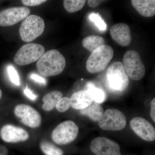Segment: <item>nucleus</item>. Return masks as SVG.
I'll return each mask as SVG.
<instances>
[{
	"label": "nucleus",
	"mask_w": 155,
	"mask_h": 155,
	"mask_svg": "<svg viewBox=\"0 0 155 155\" xmlns=\"http://www.w3.org/2000/svg\"><path fill=\"white\" fill-rule=\"evenodd\" d=\"M66 65L64 56L58 50L52 49L45 52L38 61L36 66L41 75L51 77L62 73Z\"/></svg>",
	"instance_id": "obj_1"
},
{
	"label": "nucleus",
	"mask_w": 155,
	"mask_h": 155,
	"mask_svg": "<svg viewBox=\"0 0 155 155\" xmlns=\"http://www.w3.org/2000/svg\"><path fill=\"white\" fill-rule=\"evenodd\" d=\"M114 56L113 48L108 45L100 47L91 52L86 62V69L91 73L103 71Z\"/></svg>",
	"instance_id": "obj_2"
},
{
	"label": "nucleus",
	"mask_w": 155,
	"mask_h": 155,
	"mask_svg": "<svg viewBox=\"0 0 155 155\" xmlns=\"http://www.w3.org/2000/svg\"><path fill=\"white\" fill-rule=\"evenodd\" d=\"M44 20L36 15H28L22 21L19 29L21 39L30 42L41 35L44 31Z\"/></svg>",
	"instance_id": "obj_3"
},
{
	"label": "nucleus",
	"mask_w": 155,
	"mask_h": 155,
	"mask_svg": "<svg viewBox=\"0 0 155 155\" xmlns=\"http://www.w3.org/2000/svg\"><path fill=\"white\" fill-rule=\"evenodd\" d=\"M122 63L125 72L130 79L138 81L144 77L145 67L136 51L130 50L125 53Z\"/></svg>",
	"instance_id": "obj_4"
},
{
	"label": "nucleus",
	"mask_w": 155,
	"mask_h": 155,
	"mask_svg": "<svg viewBox=\"0 0 155 155\" xmlns=\"http://www.w3.org/2000/svg\"><path fill=\"white\" fill-rule=\"evenodd\" d=\"M106 77L111 88L119 91H125L129 84V78L121 62L116 61L110 65Z\"/></svg>",
	"instance_id": "obj_5"
},
{
	"label": "nucleus",
	"mask_w": 155,
	"mask_h": 155,
	"mask_svg": "<svg viewBox=\"0 0 155 155\" xmlns=\"http://www.w3.org/2000/svg\"><path fill=\"white\" fill-rule=\"evenodd\" d=\"M78 128L73 121L67 120L62 122L54 129L51 138L56 144L64 145L71 143L77 137Z\"/></svg>",
	"instance_id": "obj_6"
},
{
	"label": "nucleus",
	"mask_w": 155,
	"mask_h": 155,
	"mask_svg": "<svg viewBox=\"0 0 155 155\" xmlns=\"http://www.w3.org/2000/svg\"><path fill=\"white\" fill-rule=\"evenodd\" d=\"M45 53L43 46L39 44L29 43L24 45L17 51L14 62L19 66H25L38 61Z\"/></svg>",
	"instance_id": "obj_7"
},
{
	"label": "nucleus",
	"mask_w": 155,
	"mask_h": 155,
	"mask_svg": "<svg viewBox=\"0 0 155 155\" xmlns=\"http://www.w3.org/2000/svg\"><path fill=\"white\" fill-rule=\"evenodd\" d=\"M126 122V117L122 112L115 109H107L98 121V125L104 130L118 131L125 128Z\"/></svg>",
	"instance_id": "obj_8"
},
{
	"label": "nucleus",
	"mask_w": 155,
	"mask_h": 155,
	"mask_svg": "<svg viewBox=\"0 0 155 155\" xmlns=\"http://www.w3.org/2000/svg\"><path fill=\"white\" fill-rule=\"evenodd\" d=\"M14 112L22 124L28 127L36 128L41 124L40 114L30 105L25 104L17 105L14 108Z\"/></svg>",
	"instance_id": "obj_9"
},
{
	"label": "nucleus",
	"mask_w": 155,
	"mask_h": 155,
	"mask_svg": "<svg viewBox=\"0 0 155 155\" xmlns=\"http://www.w3.org/2000/svg\"><path fill=\"white\" fill-rule=\"evenodd\" d=\"M30 14L26 7H16L0 11V26H12L24 20Z\"/></svg>",
	"instance_id": "obj_10"
},
{
	"label": "nucleus",
	"mask_w": 155,
	"mask_h": 155,
	"mask_svg": "<svg viewBox=\"0 0 155 155\" xmlns=\"http://www.w3.org/2000/svg\"><path fill=\"white\" fill-rule=\"evenodd\" d=\"M90 147L92 152L95 155H121L119 144L103 137L93 140Z\"/></svg>",
	"instance_id": "obj_11"
},
{
	"label": "nucleus",
	"mask_w": 155,
	"mask_h": 155,
	"mask_svg": "<svg viewBox=\"0 0 155 155\" xmlns=\"http://www.w3.org/2000/svg\"><path fill=\"white\" fill-rule=\"evenodd\" d=\"M130 124L134 133L143 140L149 142L155 140V128L146 119L135 117L131 119Z\"/></svg>",
	"instance_id": "obj_12"
},
{
	"label": "nucleus",
	"mask_w": 155,
	"mask_h": 155,
	"mask_svg": "<svg viewBox=\"0 0 155 155\" xmlns=\"http://www.w3.org/2000/svg\"><path fill=\"white\" fill-rule=\"evenodd\" d=\"M0 135L2 139L7 143L25 141L29 138V134L25 129L10 124L2 127Z\"/></svg>",
	"instance_id": "obj_13"
},
{
	"label": "nucleus",
	"mask_w": 155,
	"mask_h": 155,
	"mask_svg": "<svg viewBox=\"0 0 155 155\" xmlns=\"http://www.w3.org/2000/svg\"><path fill=\"white\" fill-rule=\"evenodd\" d=\"M111 37L118 44L122 47H127L132 41L131 32L129 25L124 23H119L113 25L110 29Z\"/></svg>",
	"instance_id": "obj_14"
},
{
	"label": "nucleus",
	"mask_w": 155,
	"mask_h": 155,
	"mask_svg": "<svg viewBox=\"0 0 155 155\" xmlns=\"http://www.w3.org/2000/svg\"><path fill=\"white\" fill-rule=\"evenodd\" d=\"M70 100L71 107L77 110L84 109L93 102V99L89 93L84 90L74 93Z\"/></svg>",
	"instance_id": "obj_15"
},
{
	"label": "nucleus",
	"mask_w": 155,
	"mask_h": 155,
	"mask_svg": "<svg viewBox=\"0 0 155 155\" xmlns=\"http://www.w3.org/2000/svg\"><path fill=\"white\" fill-rule=\"evenodd\" d=\"M130 2L134 9L143 17H150L154 16L155 0H131Z\"/></svg>",
	"instance_id": "obj_16"
},
{
	"label": "nucleus",
	"mask_w": 155,
	"mask_h": 155,
	"mask_svg": "<svg viewBox=\"0 0 155 155\" xmlns=\"http://www.w3.org/2000/svg\"><path fill=\"white\" fill-rule=\"evenodd\" d=\"M84 90L89 93L94 102L100 104L105 101L107 98L105 91L103 89L97 86L93 82H87L84 87Z\"/></svg>",
	"instance_id": "obj_17"
},
{
	"label": "nucleus",
	"mask_w": 155,
	"mask_h": 155,
	"mask_svg": "<svg viewBox=\"0 0 155 155\" xmlns=\"http://www.w3.org/2000/svg\"><path fill=\"white\" fill-rule=\"evenodd\" d=\"M63 94L58 91H53L45 95L42 99L43 104L42 108L45 111H50L53 110L56 104L63 97Z\"/></svg>",
	"instance_id": "obj_18"
},
{
	"label": "nucleus",
	"mask_w": 155,
	"mask_h": 155,
	"mask_svg": "<svg viewBox=\"0 0 155 155\" xmlns=\"http://www.w3.org/2000/svg\"><path fill=\"white\" fill-rule=\"evenodd\" d=\"M104 113V109L102 106L94 101L88 107L80 111L81 115L87 116L94 122L98 121Z\"/></svg>",
	"instance_id": "obj_19"
},
{
	"label": "nucleus",
	"mask_w": 155,
	"mask_h": 155,
	"mask_svg": "<svg viewBox=\"0 0 155 155\" xmlns=\"http://www.w3.org/2000/svg\"><path fill=\"white\" fill-rule=\"evenodd\" d=\"M82 45L89 51L92 52L97 48L105 45L104 39L98 35H90L86 37L82 41Z\"/></svg>",
	"instance_id": "obj_20"
},
{
	"label": "nucleus",
	"mask_w": 155,
	"mask_h": 155,
	"mask_svg": "<svg viewBox=\"0 0 155 155\" xmlns=\"http://www.w3.org/2000/svg\"><path fill=\"white\" fill-rule=\"evenodd\" d=\"M85 0H64V8L69 13H75L80 11L86 3Z\"/></svg>",
	"instance_id": "obj_21"
},
{
	"label": "nucleus",
	"mask_w": 155,
	"mask_h": 155,
	"mask_svg": "<svg viewBox=\"0 0 155 155\" xmlns=\"http://www.w3.org/2000/svg\"><path fill=\"white\" fill-rule=\"evenodd\" d=\"M42 151L46 155H63L64 152L60 148L46 140H43L40 143Z\"/></svg>",
	"instance_id": "obj_22"
},
{
	"label": "nucleus",
	"mask_w": 155,
	"mask_h": 155,
	"mask_svg": "<svg viewBox=\"0 0 155 155\" xmlns=\"http://www.w3.org/2000/svg\"><path fill=\"white\" fill-rule=\"evenodd\" d=\"M89 18L92 22L94 23L95 25L100 30L104 31L107 28V25L103 20L99 14L92 13L90 14Z\"/></svg>",
	"instance_id": "obj_23"
},
{
	"label": "nucleus",
	"mask_w": 155,
	"mask_h": 155,
	"mask_svg": "<svg viewBox=\"0 0 155 155\" xmlns=\"http://www.w3.org/2000/svg\"><path fill=\"white\" fill-rule=\"evenodd\" d=\"M56 109L60 113H64L71 107L70 98L62 97L59 100L56 106Z\"/></svg>",
	"instance_id": "obj_24"
},
{
	"label": "nucleus",
	"mask_w": 155,
	"mask_h": 155,
	"mask_svg": "<svg viewBox=\"0 0 155 155\" xmlns=\"http://www.w3.org/2000/svg\"><path fill=\"white\" fill-rule=\"evenodd\" d=\"M8 75L11 82L17 86L20 84V79L17 70L13 66L10 65L8 67Z\"/></svg>",
	"instance_id": "obj_25"
},
{
	"label": "nucleus",
	"mask_w": 155,
	"mask_h": 155,
	"mask_svg": "<svg viewBox=\"0 0 155 155\" xmlns=\"http://www.w3.org/2000/svg\"><path fill=\"white\" fill-rule=\"evenodd\" d=\"M46 0H22V3L25 6H36L39 5L46 2Z\"/></svg>",
	"instance_id": "obj_26"
},
{
	"label": "nucleus",
	"mask_w": 155,
	"mask_h": 155,
	"mask_svg": "<svg viewBox=\"0 0 155 155\" xmlns=\"http://www.w3.org/2000/svg\"><path fill=\"white\" fill-rule=\"evenodd\" d=\"M29 77L31 79L37 83L40 84L42 85H45L46 84L47 81L44 78L41 77L37 74L33 73V74H31Z\"/></svg>",
	"instance_id": "obj_27"
},
{
	"label": "nucleus",
	"mask_w": 155,
	"mask_h": 155,
	"mask_svg": "<svg viewBox=\"0 0 155 155\" xmlns=\"http://www.w3.org/2000/svg\"><path fill=\"white\" fill-rule=\"evenodd\" d=\"M24 93L28 98L32 101H35L38 97V95L34 94L33 92L31 91L30 88L28 87V85H26V87L24 89Z\"/></svg>",
	"instance_id": "obj_28"
},
{
	"label": "nucleus",
	"mask_w": 155,
	"mask_h": 155,
	"mask_svg": "<svg viewBox=\"0 0 155 155\" xmlns=\"http://www.w3.org/2000/svg\"><path fill=\"white\" fill-rule=\"evenodd\" d=\"M150 115L153 121L155 122V99L153 98L151 101L150 104Z\"/></svg>",
	"instance_id": "obj_29"
},
{
	"label": "nucleus",
	"mask_w": 155,
	"mask_h": 155,
	"mask_svg": "<svg viewBox=\"0 0 155 155\" xmlns=\"http://www.w3.org/2000/svg\"><path fill=\"white\" fill-rule=\"evenodd\" d=\"M104 1H98V0H88L87 1V4L91 8H95L103 2Z\"/></svg>",
	"instance_id": "obj_30"
},
{
	"label": "nucleus",
	"mask_w": 155,
	"mask_h": 155,
	"mask_svg": "<svg viewBox=\"0 0 155 155\" xmlns=\"http://www.w3.org/2000/svg\"><path fill=\"white\" fill-rule=\"evenodd\" d=\"M8 150L5 146L0 144V155H8Z\"/></svg>",
	"instance_id": "obj_31"
},
{
	"label": "nucleus",
	"mask_w": 155,
	"mask_h": 155,
	"mask_svg": "<svg viewBox=\"0 0 155 155\" xmlns=\"http://www.w3.org/2000/svg\"><path fill=\"white\" fill-rule=\"evenodd\" d=\"M2 91L0 89V100L2 98Z\"/></svg>",
	"instance_id": "obj_32"
}]
</instances>
